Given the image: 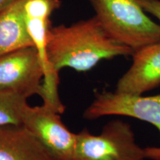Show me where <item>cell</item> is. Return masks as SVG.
<instances>
[{
    "label": "cell",
    "instance_id": "cell-9",
    "mask_svg": "<svg viewBox=\"0 0 160 160\" xmlns=\"http://www.w3.org/2000/svg\"><path fill=\"white\" fill-rule=\"evenodd\" d=\"M0 160H57L22 125H0Z\"/></svg>",
    "mask_w": 160,
    "mask_h": 160
},
{
    "label": "cell",
    "instance_id": "cell-1",
    "mask_svg": "<svg viewBox=\"0 0 160 160\" xmlns=\"http://www.w3.org/2000/svg\"><path fill=\"white\" fill-rule=\"evenodd\" d=\"M133 53L131 48L112 39L95 16L70 26L51 27L48 33V58L57 73L65 68L88 71L102 60Z\"/></svg>",
    "mask_w": 160,
    "mask_h": 160
},
{
    "label": "cell",
    "instance_id": "cell-4",
    "mask_svg": "<svg viewBox=\"0 0 160 160\" xmlns=\"http://www.w3.org/2000/svg\"><path fill=\"white\" fill-rule=\"evenodd\" d=\"M107 116H123L147 122L160 133V94L144 97L115 91L98 93L84 111L83 117L95 120ZM147 148L148 159L160 160V147Z\"/></svg>",
    "mask_w": 160,
    "mask_h": 160
},
{
    "label": "cell",
    "instance_id": "cell-6",
    "mask_svg": "<svg viewBox=\"0 0 160 160\" xmlns=\"http://www.w3.org/2000/svg\"><path fill=\"white\" fill-rule=\"evenodd\" d=\"M42 63L35 47H27L0 56V91L13 92L28 99L45 89Z\"/></svg>",
    "mask_w": 160,
    "mask_h": 160
},
{
    "label": "cell",
    "instance_id": "cell-10",
    "mask_svg": "<svg viewBox=\"0 0 160 160\" xmlns=\"http://www.w3.org/2000/svg\"><path fill=\"white\" fill-rule=\"evenodd\" d=\"M25 0H17L0 12V56L34 47L25 22Z\"/></svg>",
    "mask_w": 160,
    "mask_h": 160
},
{
    "label": "cell",
    "instance_id": "cell-11",
    "mask_svg": "<svg viewBox=\"0 0 160 160\" xmlns=\"http://www.w3.org/2000/svg\"><path fill=\"white\" fill-rule=\"evenodd\" d=\"M28 99L13 92L0 91V125H22Z\"/></svg>",
    "mask_w": 160,
    "mask_h": 160
},
{
    "label": "cell",
    "instance_id": "cell-7",
    "mask_svg": "<svg viewBox=\"0 0 160 160\" xmlns=\"http://www.w3.org/2000/svg\"><path fill=\"white\" fill-rule=\"evenodd\" d=\"M60 5L59 0H25L24 5L28 31L43 66L45 89L43 102L57 106L62 104L58 93L59 73L53 70L49 62L47 55V37L51 27L50 17Z\"/></svg>",
    "mask_w": 160,
    "mask_h": 160
},
{
    "label": "cell",
    "instance_id": "cell-3",
    "mask_svg": "<svg viewBox=\"0 0 160 160\" xmlns=\"http://www.w3.org/2000/svg\"><path fill=\"white\" fill-rule=\"evenodd\" d=\"M147 148L136 142L130 124L119 119L104 125L99 135L85 128L77 133L73 160H145Z\"/></svg>",
    "mask_w": 160,
    "mask_h": 160
},
{
    "label": "cell",
    "instance_id": "cell-13",
    "mask_svg": "<svg viewBox=\"0 0 160 160\" xmlns=\"http://www.w3.org/2000/svg\"><path fill=\"white\" fill-rule=\"evenodd\" d=\"M16 1H17V0H0V12L7 8L12 4L14 3Z\"/></svg>",
    "mask_w": 160,
    "mask_h": 160
},
{
    "label": "cell",
    "instance_id": "cell-5",
    "mask_svg": "<svg viewBox=\"0 0 160 160\" xmlns=\"http://www.w3.org/2000/svg\"><path fill=\"white\" fill-rule=\"evenodd\" d=\"M59 111L53 106L42 105L25 108L22 126L45 146L57 160H73L77 133L62 122Z\"/></svg>",
    "mask_w": 160,
    "mask_h": 160
},
{
    "label": "cell",
    "instance_id": "cell-8",
    "mask_svg": "<svg viewBox=\"0 0 160 160\" xmlns=\"http://www.w3.org/2000/svg\"><path fill=\"white\" fill-rule=\"evenodd\" d=\"M129 69L118 80L115 91L133 95L160 87V42L134 51Z\"/></svg>",
    "mask_w": 160,
    "mask_h": 160
},
{
    "label": "cell",
    "instance_id": "cell-12",
    "mask_svg": "<svg viewBox=\"0 0 160 160\" xmlns=\"http://www.w3.org/2000/svg\"><path fill=\"white\" fill-rule=\"evenodd\" d=\"M145 12L153 15L160 22V0H137Z\"/></svg>",
    "mask_w": 160,
    "mask_h": 160
},
{
    "label": "cell",
    "instance_id": "cell-2",
    "mask_svg": "<svg viewBox=\"0 0 160 160\" xmlns=\"http://www.w3.org/2000/svg\"><path fill=\"white\" fill-rule=\"evenodd\" d=\"M100 25L118 42L136 51L160 42V25L137 0H88Z\"/></svg>",
    "mask_w": 160,
    "mask_h": 160
}]
</instances>
